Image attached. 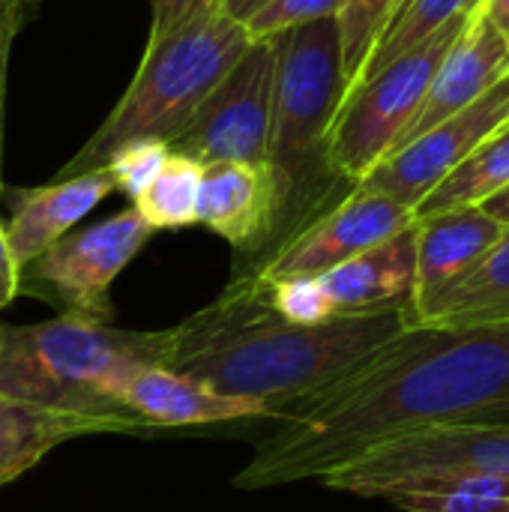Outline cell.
I'll use <instances>...</instances> for the list:
<instances>
[{
    "instance_id": "17",
    "label": "cell",
    "mask_w": 509,
    "mask_h": 512,
    "mask_svg": "<svg viewBox=\"0 0 509 512\" xmlns=\"http://www.w3.org/2000/svg\"><path fill=\"white\" fill-rule=\"evenodd\" d=\"M318 279L336 315L408 309L417 282V222Z\"/></svg>"
},
{
    "instance_id": "25",
    "label": "cell",
    "mask_w": 509,
    "mask_h": 512,
    "mask_svg": "<svg viewBox=\"0 0 509 512\" xmlns=\"http://www.w3.org/2000/svg\"><path fill=\"white\" fill-rule=\"evenodd\" d=\"M255 288L261 291L270 312H276L288 324L312 327V324H324V321L336 318L333 303H330V297H327L318 276H291V279H276V282L255 285Z\"/></svg>"
},
{
    "instance_id": "30",
    "label": "cell",
    "mask_w": 509,
    "mask_h": 512,
    "mask_svg": "<svg viewBox=\"0 0 509 512\" xmlns=\"http://www.w3.org/2000/svg\"><path fill=\"white\" fill-rule=\"evenodd\" d=\"M21 291V267L15 264L9 246H6V231L0 222V312L18 297Z\"/></svg>"
},
{
    "instance_id": "34",
    "label": "cell",
    "mask_w": 509,
    "mask_h": 512,
    "mask_svg": "<svg viewBox=\"0 0 509 512\" xmlns=\"http://www.w3.org/2000/svg\"><path fill=\"white\" fill-rule=\"evenodd\" d=\"M405 3H408V0H393V12H390V18H393V15H396V12H399V9H402Z\"/></svg>"
},
{
    "instance_id": "9",
    "label": "cell",
    "mask_w": 509,
    "mask_h": 512,
    "mask_svg": "<svg viewBox=\"0 0 509 512\" xmlns=\"http://www.w3.org/2000/svg\"><path fill=\"white\" fill-rule=\"evenodd\" d=\"M156 231L135 213L120 210L96 225L69 231L21 270V288H36L63 312L108 321L111 285L150 243Z\"/></svg>"
},
{
    "instance_id": "4",
    "label": "cell",
    "mask_w": 509,
    "mask_h": 512,
    "mask_svg": "<svg viewBox=\"0 0 509 512\" xmlns=\"http://www.w3.org/2000/svg\"><path fill=\"white\" fill-rule=\"evenodd\" d=\"M276 99L267 147V174L276 195L270 243L261 264L306 225L336 207L354 186L330 165V126L345 96L336 21L324 18L276 36Z\"/></svg>"
},
{
    "instance_id": "15",
    "label": "cell",
    "mask_w": 509,
    "mask_h": 512,
    "mask_svg": "<svg viewBox=\"0 0 509 512\" xmlns=\"http://www.w3.org/2000/svg\"><path fill=\"white\" fill-rule=\"evenodd\" d=\"M276 195L264 165L213 162L204 165L198 195V225L219 234L240 255L258 258L270 243Z\"/></svg>"
},
{
    "instance_id": "10",
    "label": "cell",
    "mask_w": 509,
    "mask_h": 512,
    "mask_svg": "<svg viewBox=\"0 0 509 512\" xmlns=\"http://www.w3.org/2000/svg\"><path fill=\"white\" fill-rule=\"evenodd\" d=\"M509 123V75L477 102L384 156L357 186L414 210L489 135Z\"/></svg>"
},
{
    "instance_id": "1",
    "label": "cell",
    "mask_w": 509,
    "mask_h": 512,
    "mask_svg": "<svg viewBox=\"0 0 509 512\" xmlns=\"http://www.w3.org/2000/svg\"><path fill=\"white\" fill-rule=\"evenodd\" d=\"M447 423H509V321L411 324L357 372L288 411L237 486L324 480L384 441Z\"/></svg>"
},
{
    "instance_id": "2",
    "label": "cell",
    "mask_w": 509,
    "mask_h": 512,
    "mask_svg": "<svg viewBox=\"0 0 509 512\" xmlns=\"http://www.w3.org/2000/svg\"><path fill=\"white\" fill-rule=\"evenodd\" d=\"M411 327L408 309L336 315L300 327L282 321L246 279L168 330L165 369L267 405L276 420L321 396Z\"/></svg>"
},
{
    "instance_id": "12",
    "label": "cell",
    "mask_w": 509,
    "mask_h": 512,
    "mask_svg": "<svg viewBox=\"0 0 509 512\" xmlns=\"http://www.w3.org/2000/svg\"><path fill=\"white\" fill-rule=\"evenodd\" d=\"M509 75V42L495 30V24L483 15V6L465 27V33L456 39L450 54L444 57L441 69L435 72L426 99L402 138L393 150L411 144L432 126L444 123L447 117L459 114L471 102H477L486 90H492L501 78ZM390 150V153H393ZM387 153V156H390Z\"/></svg>"
},
{
    "instance_id": "16",
    "label": "cell",
    "mask_w": 509,
    "mask_h": 512,
    "mask_svg": "<svg viewBox=\"0 0 509 512\" xmlns=\"http://www.w3.org/2000/svg\"><path fill=\"white\" fill-rule=\"evenodd\" d=\"M111 192L114 180L105 168L9 192L12 216L3 225V231L15 264L24 270L60 237H66Z\"/></svg>"
},
{
    "instance_id": "14",
    "label": "cell",
    "mask_w": 509,
    "mask_h": 512,
    "mask_svg": "<svg viewBox=\"0 0 509 512\" xmlns=\"http://www.w3.org/2000/svg\"><path fill=\"white\" fill-rule=\"evenodd\" d=\"M504 231L507 228L480 207L417 219V282L408 306L411 324H417L444 291L465 279Z\"/></svg>"
},
{
    "instance_id": "33",
    "label": "cell",
    "mask_w": 509,
    "mask_h": 512,
    "mask_svg": "<svg viewBox=\"0 0 509 512\" xmlns=\"http://www.w3.org/2000/svg\"><path fill=\"white\" fill-rule=\"evenodd\" d=\"M264 3H267V0H219V9H222V12H228L234 21H240V24H243V21H246L255 9H261Z\"/></svg>"
},
{
    "instance_id": "27",
    "label": "cell",
    "mask_w": 509,
    "mask_h": 512,
    "mask_svg": "<svg viewBox=\"0 0 509 512\" xmlns=\"http://www.w3.org/2000/svg\"><path fill=\"white\" fill-rule=\"evenodd\" d=\"M339 3L342 0H267L243 21V27L252 39H276L288 30L336 18Z\"/></svg>"
},
{
    "instance_id": "22",
    "label": "cell",
    "mask_w": 509,
    "mask_h": 512,
    "mask_svg": "<svg viewBox=\"0 0 509 512\" xmlns=\"http://www.w3.org/2000/svg\"><path fill=\"white\" fill-rule=\"evenodd\" d=\"M201 177L204 165L198 159L171 150L156 180L132 201V207L153 231H177L198 225Z\"/></svg>"
},
{
    "instance_id": "21",
    "label": "cell",
    "mask_w": 509,
    "mask_h": 512,
    "mask_svg": "<svg viewBox=\"0 0 509 512\" xmlns=\"http://www.w3.org/2000/svg\"><path fill=\"white\" fill-rule=\"evenodd\" d=\"M483 6V0H408L384 27V33L378 36L375 48L369 51L357 81L348 87V93L354 87H360L363 81H369L372 75H378L387 63H393L396 57H402L405 51L417 48L420 42H426L429 36H435L438 30L450 27L453 21L477 12ZM345 93V96H348ZM342 96V99H345Z\"/></svg>"
},
{
    "instance_id": "31",
    "label": "cell",
    "mask_w": 509,
    "mask_h": 512,
    "mask_svg": "<svg viewBox=\"0 0 509 512\" xmlns=\"http://www.w3.org/2000/svg\"><path fill=\"white\" fill-rule=\"evenodd\" d=\"M483 15L495 24V30L509 42V0H483Z\"/></svg>"
},
{
    "instance_id": "3",
    "label": "cell",
    "mask_w": 509,
    "mask_h": 512,
    "mask_svg": "<svg viewBox=\"0 0 509 512\" xmlns=\"http://www.w3.org/2000/svg\"><path fill=\"white\" fill-rule=\"evenodd\" d=\"M165 357L168 330H117L72 312L27 327L0 321V399L150 435L120 405V390L141 366H165Z\"/></svg>"
},
{
    "instance_id": "6",
    "label": "cell",
    "mask_w": 509,
    "mask_h": 512,
    "mask_svg": "<svg viewBox=\"0 0 509 512\" xmlns=\"http://www.w3.org/2000/svg\"><path fill=\"white\" fill-rule=\"evenodd\" d=\"M465 477L509 483V423L426 426L360 453L318 483L333 492L384 501L408 486Z\"/></svg>"
},
{
    "instance_id": "26",
    "label": "cell",
    "mask_w": 509,
    "mask_h": 512,
    "mask_svg": "<svg viewBox=\"0 0 509 512\" xmlns=\"http://www.w3.org/2000/svg\"><path fill=\"white\" fill-rule=\"evenodd\" d=\"M168 156L171 147L159 138H135L120 144L105 162V171L114 180V192H123L129 201H135L156 180Z\"/></svg>"
},
{
    "instance_id": "18",
    "label": "cell",
    "mask_w": 509,
    "mask_h": 512,
    "mask_svg": "<svg viewBox=\"0 0 509 512\" xmlns=\"http://www.w3.org/2000/svg\"><path fill=\"white\" fill-rule=\"evenodd\" d=\"M111 432L108 423L0 399V486L36 468L54 447L81 435Z\"/></svg>"
},
{
    "instance_id": "11",
    "label": "cell",
    "mask_w": 509,
    "mask_h": 512,
    "mask_svg": "<svg viewBox=\"0 0 509 512\" xmlns=\"http://www.w3.org/2000/svg\"><path fill=\"white\" fill-rule=\"evenodd\" d=\"M414 222H417L414 210L378 192H366L354 186L336 207H330L297 237H291L282 249H276L270 258L249 267L237 279L264 285L291 276H324L327 270L396 237Z\"/></svg>"
},
{
    "instance_id": "5",
    "label": "cell",
    "mask_w": 509,
    "mask_h": 512,
    "mask_svg": "<svg viewBox=\"0 0 509 512\" xmlns=\"http://www.w3.org/2000/svg\"><path fill=\"white\" fill-rule=\"evenodd\" d=\"M249 45L252 36L246 27L213 3L159 45L144 48L132 84L54 180L105 168L108 156L135 138H159L171 144Z\"/></svg>"
},
{
    "instance_id": "8",
    "label": "cell",
    "mask_w": 509,
    "mask_h": 512,
    "mask_svg": "<svg viewBox=\"0 0 509 512\" xmlns=\"http://www.w3.org/2000/svg\"><path fill=\"white\" fill-rule=\"evenodd\" d=\"M276 39H252L219 87L195 111L192 123L168 144L201 165L246 162L267 168L273 99H276Z\"/></svg>"
},
{
    "instance_id": "19",
    "label": "cell",
    "mask_w": 509,
    "mask_h": 512,
    "mask_svg": "<svg viewBox=\"0 0 509 512\" xmlns=\"http://www.w3.org/2000/svg\"><path fill=\"white\" fill-rule=\"evenodd\" d=\"M509 321V228L489 255L444 291L414 327H474Z\"/></svg>"
},
{
    "instance_id": "13",
    "label": "cell",
    "mask_w": 509,
    "mask_h": 512,
    "mask_svg": "<svg viewBox=\"0 0 509 512\" xmlns=\"http://www.w3.org/2000/svg\"><path fill=\"white\" fill-rule=\"evenodd\" d=\"M120 405L141 420L150 432L186 429L234 420H276L273 411L255 399L216 393L213 387L192 381L165 366H141L120 390Z\"/></svg>"
},
{
    "instance_id": "23",
    "label": "cell",
    "mask_w": 509,
    "mask_h": 512,
    "mask_svg": "<svg viewBox=\"0 0 509 512\" xmlns=\"http://www.w3.org/2000/svg\"><path fill=\"white\" fill-rule=\"evenodd\" d=\"M384 501L402 512H509V483L483 477L441 480L399 489Z\"/></svg>"
},
{
    "instance_id": "7",
    "label": "cell",
    "mask_w": 509,
    "mask_h": 512,
    "mask_svg": "<svg viewBox=\"0 0 509 512\" xmlns=\"http://www.w3.org/2000/svg\"><path fill=\"white\" fill-rule=\"evenodd\" d=\"M474 15L477 12L453 21L417 48L405 51L342 99L327 138L330 165L342 180L357 186L396 147L420 111L435 72Z\"/></svg>"
},
{
    "instance_id": "28",
    "label": "cell",
    "mask_w": 509,
    "mask_h": 512,
    "mask_svg": "<svg viewBox=\"0 0 509 512\" xmlns=\"http://www.w3.org/2000/svg\"><path fill=\"white\" fill-rule=\"evenodd\" d=\"M42 0H0V198H3V141H6V75L9 54L21 30L36 18Z\"/></svg>"
},
{
    "instance_id": "32",
    "label": "cell",
    "mask_w": 509,
    "mask_h": 512,
    "mask_svg": "<svg viewBox=\"0 0 509 512\" xmlns=\"http://www.w3.org/2000/svg\"><path fill=\"white\" fill-rule=\"evenodd\" d=\"M480 210H483L486 216H492L495 222H501L504 228H509V186L504 189V192L492 195L489 201H483V204H480Z\"/></svg>"
},
{
    "instance_id": "29",
    "label": "cell",
    "mask_w": 509,
    "mask_h": 512,
    "mask_svg": "<svg viewBox=\"0 0 509 512\" xmlns=\"http://www.w3.org/2000/svg\"><path fill=\"white\" fill-rule=\"evenodd\" d=\"M213 3H219V0H150V30H147L144 48L159 45L177 27H183L192 15H198L201 9H207Z\"/></svg>"
},
{
    "instance_id": "24",
    "label": "cell",
    "mask_w": 509,
    "mask_h": 512,
    "mask_svg": "<svg viewBox=\"0 0 509 512\" xmlns=\"http://www.w3.org/2000/svg\"><path fill=\"white\" fill-rule=\"evenodd\" d=\"M393 12V0H342L336 12V33H339V54H342V75L345 93L357 81L369 51L375 48L378 36L384 33Z\"/></svg>"
},
{
    "instance_id": "20",
    "label": "cell",
    "mask_w": 509,
    "mask_h": 512,
    "mask_svg": "<svg viewBox=\"0 0 509 512\" xmlns=\"http://www.w3.org/2000/svg\"><path fill=\"white\" fill-rule=\"evenodd\" d=\"M509 186V123L489 135L459 168H453L417 207L414 219L480 207Z\"/></svg>"
}]
</instances>
